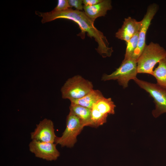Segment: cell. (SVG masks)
<instances>
[{"label": "cell", "mask_w": 166, "mask_h": 166, "mask_svg": "<svg viewBox=\"0 0 166 166\" xmlns=\"http://www.w3.org/2000/svg\"><path fill=\"white\" fill-rule=\"evenodd\" d=\"M107 117L93 106L91 109V126L97 127L103 125L106 122Z\"/></svg>", "instance_id": "obj_17"}, {"label": "cell", "mask_w": 166, "mask_h": 166, "mask_svg": "<svg viewBox=\"0 0 166 166\" xmlns=\"http://www.w3.org/2000/svg\"><path fill=\"white\" fill-rule=\"evenodd\" d=\"M159 9L157 4L153 3L148 6L146 14L141 21V26L139 31L138 41L136 48L132 58L137 61L143 51L146 44V36L151 21Z\"/></svg>", "instance_id": "obj_7"}, {"label": "cell", "mask_w": 166, "mask_h": 166, "mask_svg": "<svg viewBox=\"0 0 166 166\" xmlns=\"http://www.w3.org/2000/svg\"><path fill=\"white\" fill-rule=\"evenodd\" d=\"M152 75L156 78V84L166 89V58L159 62L158 66L153 70Z\"/></svg>", "instance_id": "obj_15"}, {"label": "cell", "mask_w": 166, "mask_h": 166, "mask_svg": "<svg viewBox=\"0 0 166 166\" xmlns=\"http://www.w3.org/2000/svg\"><path fill=\"white\" fill-rule=\"evenodd\" d=\"M69 112L77 116L81 121L85 127L91 126V109L78 105L70 104Z\"/></svg>", "instance_id": "obj_13"}, {"label": "cell", "mask_w": 166, "mask_h": 166, "mask_svg": "<svg viewBox=\"0 0 166 166\" xmlns=\"http://www.w3.org/2000/svg\"><path fill=\"white\" fill-rule=\"evenodd\" d=\"M68 2L70 7H74L76 10L79 11L82 10L83 9L82 0H69Z\"/></svg>", "instance_id": "obj_19"}, {"label": "cell", "mask_w": 166, "mask_h": 166, "mask_svg": "<svg viewBox=\"0 0 166 166\" xmlns=\"http://www.w3.org/2000/svg\"><path fill=\"white\" fill-rule=\"evenodd\" d=\"M54 143L32 140L29 145L30 151L37 157L51 161L57 159L60 153Z\"/></svg>", "instance_id": "obj_8"}, {"label": "cell", "mask_w": 166, "mask_h": 166, "mask_svg": "<svg viewBox=\"0 0 166 166\" xmlns=\"http://www.w3.org/2000/svg\"><path fill=\"white\" fill-rule=\"evenodd\" d=\"M140 26V21L130 17L125 18L121 27L115 33V37L126 42L139 31Z\"/></svg>", "instance_id": "obj_10"}, {"label": "cell", "mask_w": 166, "mask_h": 166, "mask_svg": "<svg viewBox=\"0 0 166 166\" xmlns=\"http://www.w3.org/2000/svg\"><path fill=\"white\" fill-rule=\"evenodd\" d=\"M141 88L148 93L153 99L155 108L152 111L153 117L157 118L166 113V89L154 84L142 80L137 77L133 80Z\"/></svg>", "instance_id": "obj_5"}, {"label": "cell", "mask_w": 166, "mask_h": 166, "mask_svg": "<svg viewBox=\"0 0 166 166\" xmlns=\"http://www.w3.org/2000/svg\"><path fill=\"white\" fill-rule=\"evenodd\" d=\"M93 106L101 113L107 117L115 113L116 106L111 98H106L103 96L94 103Z\"/></svg>", "instance_id": "obj_14"}, {"label": "cell", "mask_w": 166, "mask_h": 166, "mask_svg": "<svg viewBox=\"0 0 166 166\" xmlns=\"http://www.w3.org/2000/svg\"><path fill=\"white\" fill-rule=\"evenodd\" d=\"M92 82L79 75L69 78L61 89L62 97L70 101L81 98L93 89Z\"/></svg>", "instance_id": "obj_3"}, {"label": "cell", "mask_w": 166, "mask_h": 166, "mask_svg": "<svg viewBox=\"0 0 166 166\" xmlns=\"http://www.w3.org/2000/svg\"><path fill=\"white\" fill-rule=\"evenodd\" d=\"M103 97L100 91L93 89L82 97L70 101V104L80 105L91 109L93 104Z\"/></svg>", "instance_id": "obj_12"}, {"label": "cell", "mask_w": 166, "mask_h": 166, "mask_svg": "<svg viewBox=\"0 0 166 166\" xmlns=\"http://www.w3.org/2000/svg\"><path fill=\"white\" fill-rule=\"evenodd\" d=\"M103 0H83V3L84 6H91L99 3Z\"/></svg>", "instance_id": "obj_20"}, {"label": "cell", "mask_w": 166, "mask_h": 166, "mask_svg": "<svg viewBox=\"0 0 166 166\" xmlns=\"http://www.w3.org/2000/svg\"><path fill=\"white\" fill-rule=\"evenodd\" d=\"M53 123L50 120L45 118L36 124L34 131L30 133L32 140L54 143L56 137Z\"/></svg>", "instance_id": "obj_9"}, {"label": "cell", "mask_w": 166, "mask_h": 166, "mask_svg": "<svg viewBox=\"0 0 166 166\" xmlns=\"http://www.w3.org/2000/svg\"><path fill=\"white\" fill-rule=\"evenodd\" d=\"M166 58V50L152 42L146 45L137 61L138 73L152 75L155 65Z\"/></svg>", "instance_id": "obj_2"}, {"label": "cell", "mask_w": 166, "mask_h": 166, "mask_svg": "<svg viewBox=\"0 0 166 166\" xmlns=\"http://www.w3.org/2000/svg\"><path fill=\"white\" fill-rule=\"evenodd\" d=\"M85 127L81 120L69 112L66 120V127L62 135L56 136L55 143L62 147H73L77 141V137Z\"/></svg>", "instance_id": "obj_4"}, {"label": "cell", "mask_w": 166, "mask_h": 166, "mask_svg": "<svg viewBox=\"0 0 166 166\" xmlns=\"http://www.w3.org/2000/svg\"><path fill=\"white\" fill-rule=\"evenodd\" d=\"M137 73V62L131 58L123 60L120 66L111 74H104L101 80L105 81L117 80L120 85L125 88L128 87L130 80L136 77Z\"/></svg>", "instance_id": "obj_6"}, {"label": "cell", "mask_w": 166, "mask_h": 166, "mask_svg": "<svg viewBox=\"0 0 166 166\" xmlns=\"http://www.w3.org/2000/svg\"><path fill=\"white\" fill-rule=\"evenodd\" d=\"M139 31L128 42H126V47L123 60L132 58L136 48L138 41Z\"/></svg>", "instance_id": "obj_16"}, {"label": "cell", "mask_w": 166, "mask_h": 166, "mask_svg": "<svg viewBox=\"0 0 166 166\" xmlns=\"http://www.w3.org/2000/svg\"><path fill=\"white\" fill-rule=\"evenodd\" d=\"M111 1L103 0L98 4L91 6H83L84 12L93 22L99 17L105 16L108 10L112 9Z\"/></svg>", "instance_id": "obj_11"}, {"label": "cell", "mask_w": 166, "mask_h": 166, "mask_svg": "<svg viewBox=\"0 0 166 166\" xmlns=\"http://www.w3.org/2000/svg\"><path fill=\"white\" fill-rule=\"evenodd\" d=\"M70 8L68 0H59L57 1L56 6L54 10L56 11H63Z\"/></svg>", "instance_id": "obj_18"}, {"label": "cell", "mask_w": 166, "mask_h": 166, "mask_svg": "<svg viewBox=\"0 0 166 166\" xmlns=\"http://www.w3.org/2000/svg\"><path fill=\"white\" fill-rule=\"evenodd\" d=\"M36 14L42 18V22L44 23L57 19L70 20L76 23L79 26L81 32L77 35L82 39L85 37V34L91 38H92L98 44L96 49L97 53L103 57H110L113 52L112 47H109L106 37L102 32L98 30L94 26V22L84 12L71 8L63 11L54 10L48 12L42 13L36 11Z\"/></svg>", "instance_id": "obj_1"}]
</instances>
